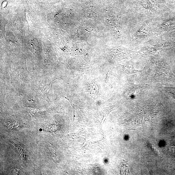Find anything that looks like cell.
<instances>
[{"mask_svg": "<svg viewBox=\"0 0 175 175\" xmlns=\"http://www.w3.org/2000/svg\"><path fill=\"white\" fill-rule=\"evenodd\" d=\"M12 144L14 146H15L17 149L18 150L22 160H25V152L24 148H23V146L15 143L14 141H13Z\"/></svg>", "mask_w": 175, "mask_h": 175, "instance_id": "6da1fadb", "label": "cell"}, {"mask_svg": "<svg viewBox=\"0 0 175 175\" xmlns=\"http://www.w3.org/2000/svg\"><path fill=\"white\" fill-rule=\"evenodd\" d=\"M168 90L169 92L174 95V96H175V88H168Z\"/></svg>", "mask_w": 175, "mask_h": 175, "instance_id": "7a4b0ae2", "label": "cell"}]
</instances>
